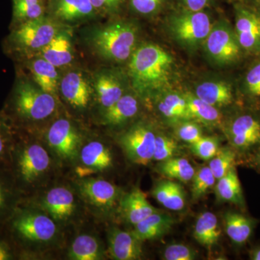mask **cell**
<instances>
[{
    "label": "cell",
    "mask_w": 260,
    "mask_h": 260,
    "mask_svg": "<svg viewBox=\"0 0 260 260\" xmlns=\"http://www.w3.org/2000/svg\"><path fill=\"white\" fill-rule=\"evenodd\" d=\"M152 195L167 209L180 211L186 207V192L179 183L172 179H162L153 186Z\"/></svg>",
    "instance_id": "21"
},
{
    "label": "cell",
    "mask_w": 260,
    "mask_h": 260,
    "mask_svg": "<svg viewBox=\"0 0 260 260\" xmlns=\"http://www.w3.org/2000/svg\"><path fill=\"white\" fill-rule=\"evenodd\" d=\"M250 259L252 260H260V246L254 248L251 251Z\"/></svg>",
    "instance_id": "48"
},
{
    "label": "cell",
    "mask_w": 260,
    "mask_h": 260,
    "mask_svg": "<svg viewBox=\"0 0 260 260\" xmlns=\"http://www.w3.org/2000/svg\"><path fill=\"white\" fill-rule=\"evenodd\" d=\"M74 188L84 205L98 216H107L117 210L122 195L118 186L102 178H79Z\"/></svg>",
    "instance_id": "8"
},
{
    "label": "cell",
    "mask_w": 260,
    "mask_h": 260,
    "mask_svg": "<svg viewBox=\"0 0 260 260\" xmlns=\"http://www.w3.org/2000/svg\"><path fill=\"white\" fill-rule=\"evenodd\" d=\"M56 164L46 145L25 131L16 129L8 169L24 198H30L46 185L54 174Z\"/></svg>",
    "instance_id": "1"
},
{
    "label": "cell",
    "mask_w": 260,
    "mask_h": 260,
    "mask_svg": "<svg viewBox=\"0 0 260 260\" xmlns=\"http://www.w3.org/2000/svg\"><path fill=\"white\" fill-rule=\"evenodd\" d=\"M93 10L90 0H56L54 5L56 16L66 21L85 18L91 14Z\"/></svg>",
    "instance_id": "32"
},
{
    "label": "cell",
    "mask_w": 260,
    "mask_h": 260,
    "mask_svg": "<svg viewBox=\"0 0 260 260\" xmlns=\"http://www.w3.org/2000/svg\"><path fill=\"white\" fill-rule=\"evenodd\" d=\"M179 148L177 142L174 138L167 135H156L153 160L161 162L175 157Z\"/></svg>",
    "instance_id": "39"
},
{
    "label": "cell",
    "mask_w": 260,
    "mask_h": 260,
    "mask_svg": "<svg viewBox=\"0 0 260 260\" xmlns=\"http://www.w3.org/2000/svg\"><path fill=\"white\" fill-rule=\"evenodd\" d=\"M16 129L3 112H0V167L8 168Z\"/></svg>",
    "instance_id": "35"
},
{
    "label": "cell",
    "mask_w": 260,
    "mask_h": 260,
    "mask_svg": "<svg viewBox=\"0 0 260 260\" xmlns=\"http://www.w3.org/2000/svg\"><path fill=\"white\" fill-rule=\"evenodd\" d=\"M102 242L91 234H83L75 238L68 251L71 260H102L106 259Z\"/></svg>",
    "instance_id": "22"
},
{
    "label": "cell",
    "mask_w": 260,
    "mask_h": 260,
    "mask_svg": "<svg viewBox=\"0 0 260 260\" xmlns=\"http://www.w3.org/2000/svg\"><path fill=\"white\" fill-rule=\"evenodd\" d=\"M57 34L56 24L50 20L41 17L28 20L13 27L5 49L14 55H25L45 47Z\"/></svg>",
    "instance_id": "6"
},
{
    "label": "cell",
    "mask_w": 260,
    "mask_h": 260,
    "mask_svg": "<svg viewBox=\"0 0 260 260\" xmlns=\"http://www.w3.org/2000/svg\"><path fill=\"white\" fill-rule=\"evenodd\" d=\"M46 145L56 162L76 164L83 140L76 126L69 119L54 121L46 135Z\"/></svg>",
    "instance_id": "9"
},
{
    "label": "cell",
    "mask_w": 260,
    "mask_h": 260,
    "mask_svg": "<svg viewBox=\"0 0 260 260\" xmlns=\"http://www.w3.org/2000/svg\"><path fill=\"white\" fill-rule=\"evenodd\" d=\"M215 194L220 202L240 207L245 205L242 185L235 167H233L226 174L218 179L215 185Z\"/></svg>",
    "instance_id": "27"
},
{
    "label": "cell",
    "mask_w": 260,
    "mask_h": 260,
    "mask_svg": "<svg viewBox=\"0 0 260 260\" xmlns=\"http://www.w3.org/2000/svg\"><path fill=\"white\" fill-rule=\"evenodd\" d=\"M237 38L240 47L246 50L260 48V17L251 10L239 8L236 19Z\"/></svg>",
    "instance_id": "16"
},
{
    "label": "cell",
    "mask_w": 260,
    "mask_h": 260,
    "mask_svg": "<svg viewBox=\"0 0 260 260\" xmlns=\"http://www.w3.org/2000/svg\"><path fill=\"white\" fill-rule=\"evenodd\" d=\"M122 0H90L94 9L110 10L116 8Z\"/></svg>",
    "instance_id": "46"
},
{
    "label": "cell",
    "mask_w": 260,
    "mask_h": 260,
    "mask_svg": "<svg viewBox=\"0 0 260 260\" xmlns=\"http://www.w3.org/2000/svg\"><path fill=\"white\" fill-rule=\"evenodd\" d=\"M177 136L183 141L192 144L203 137L202 130L198 124L191 121L181 124L177 131Z\"/></svg>",
    "instance_id": "42"
},
{
    "label": "cell",
    "mask_w": 260,
    "mask_h": 260,
    "mask_svg": "<svg viewBox=\"0 0 260 260\" xmlns=\"http://www.w3.org/2000/svg\"><path fill=\"white\" fill-rule=\"evenodd\" d=\"M138 110L139 104L136 98L132 95H123L112 107L105 109L102 116L103 124L120 125L134 117Z\"/></svg>",
    "instance_id": "25"
},
{
    "label": "cell",
    "mask_w": 260,
    "mask_h": 260,
    "mask_svg": "<svg viewBox=\"0 0 260 260\" xmlns=\"http://www.w3.org/2000/svg\"><path fill=\"white\" fill-rule=\"evenodd\" d=\"M42 50L43 58L56 68L64 66L73 60L71 41L67 34H56Z\"/></svg>",
    "instance_id": "28"
},
{
    "label": "cell",
    "mask_w": 260,
    "mask_h": 260,
    "mask_svg": "<svg viewBox=\"0 0 260 260\" xmlns=\"http://www.w3.org/2000/svg\"><path fill=\"white\" fill-rule=\"evenodd\" d=\"M184 97L191 119H197L208 125H215L220 123L221 116L216 107L203 102L196 95L188 94Z\"/></svg>",
    "instance_id": "33"
},
{
    "label": "cell",
    "mask_w": 260,
    "mask_h": 260,
    "mask_svg": "<svg viewBox=\"0 0 260 260\" xmlns=\"http://www.w3.org/2000/svg\"><path fill=\"white\" fill-rule=\"evenodd\" d=\"M196 96L213 107H223L232 102V92L227 84L205 82L196 89Z\"/></svg>",
    "instance_id": "30"
},
{
    "label": "cell",
    "mask_w": 260,
    "mask_h": 260,
    "mask_svg": "<svg viewBox=\"0 0 260 260\" xmlns=\"http://www.w3.org/2000/svg\"><path fill=\"white\" fill-rule=\"evenodd\" d=\"M233 146L239 149L250 148L260 142V123L249 115L236 119L229 130Z\"/></svg>",
    "instance_id": "20"
},
{
    "label": "cell",
    "mask_w": 260,
    "mask_h": 260,
    "mask_svg": "<svg viewBox=\"0 0 260 260\" xmlns=\"http://www.w3.org/2000/svg\"><path fill=\"white\" fill-rule=\"evenodd\" d=\"M191 181V194L193 199L197 200L204 196L210 188L215 185L216 179L209 167H204L195 172Z\"/></svg>",
    "instance_id": "38"
},
{
    "label": "cell",
    "mask_w": 260,
    "mask_h": 260,
    "mask_svg": "<svg viewBox=\"0 0 260 260\" xmlns=\"http://www.w3.org/2000/svg\"><path fill=\"white\" fill-rule=\"evenodd\" d=\"M19 257L53 245L60 237L61 228L47 213L23 199L4 226Z\"/></svg>",
    "instance_id": "2"
},
{
    "label": "cell",
    "mask_w": 260,
    "mask_h": 260,
    "mask_svg": "<svg viewBox=\"0 0 260 260\" xmlns=\"http://www.w3.org/2000/svg\"><path fill=\"white\" fill-rule=\"evenodd\" d=\"M61 95L72 107L83 110L88 107L91 90L85 77L78 72L68 73L60 83Z\"/></svg>",
    "instance_id": "17"
},
{
    "label": "cell",
    "mask_w": 260,
    "mask_h": 260,
    "mask_svg": "<svg viewBox=\"0 0 260 260\" xmlns=\"http://www.w3.org/2000/svg\"><path fill=\"white\" fill-rule=\"evenodd\" d=\"M157 172L167 179L188 183L194 177L195 169L187 159L175 156L159 162Z\"/></svg>",
    "instance_id": "31"
},
{
    "label": "cell",
    "mask_w": 260,
    "mask_h": 260,
    "mask_svg": "<svg viewBox=\"0 0 260 260\" xmlns=\"http://www.w3.org/2000/svg\"><path fill=\"white\" fill-rule=\"evenodd\" d=\"M28 67L38 86L44 91L54 95L59 79L56 67L44 58L30 61Z\"/></svg>",
    "instance_id": "29"
},
{
    "label": "cell",
    "mask_w": 260,
    "mask_h": 260,
    "mask_svg": "<svg viewBox=\"0 0 260 260\" xmlns=\"http://www.w3.org/2000/svg\"><path fill=\"white\" fill-rule=\"evenodd\" d=\"M42 0H13V26L42 17Z\"/></svg>",
    "instance_id": "36"
},
{
    "label": "cell",
    "mask_w": 260,
    "mask_h": 260,
    "mask_svg": "<svg viewBox=\"0 0 260 260\" xmlns=\"http://www.w3.org/2000/svg\"><path fill=\"white\" fill-rule=\"evenodd\" d=\"M24 199L44 210L61 229L76 222L80 217L81 205H84L75 188L67 185L51 186L36 200Z\"/></svg>",
    "instance_id": "7"
},
{
    "label": "cell",
    "mask_w": 260,
    "mask_h": 260,
    "mask_svg": "<svg viewBox=\"0 0 260 260\" xmlns=\"http://www.w3.org/2000/svg\"><path fill=\"white\" fill-rule=\"evenodd\" d=\"M158 109L162 115L171 120L186 121L191 119L184 95L168 94L159 102Z\"/></svg>",
    "instance_id": "34"
},
{
    "label": "cell",
    "mask_w": 260,
    "mask_h": 260,
    "mask_svg": "<svg viewBox=\"0 0 260 260\" xmlns=\"http://www.w3.org/2000/svg\"><path fill=\"white\" fill-rule=\"evenodd\" d=\"M91 44L100 55L110 60H126L136 43V29L126 22H115L94 30Z\"/></svg>",
    "instance_id": "5"
},
{
    "label": "cell",
    "mask_w": 260,
    "mask_h": 260,
    "mask_svg": "<svg viewBox=\"0 0 260 260\" xmlns=\"http://www.w3.org/2000/svg\"><path fill=\"white\" fill-rule=\"evenodd\" d=\"M193 236L200 245L208 249L216 246L221 237L216 215L210 212L200 214L195 222Z\"/></svg>",
    "instance_id": "24"
},
{
    "label": "cell",
    "mask_w": 260,
    "mask_h": 260,
    "mask_svg": "<svg viewBox=\"0 0 260 260\" xmlns=\"http://www.w3.org/2000/svg\"><path fill=\"white\" fill-rule=\"evenodd\" d=\"M158 210L150 204L145 193L137 187L121 195L116 211L126 223L134 226Z\"/></svg>",
    "instance_id": "15"
},
{
    "label": "cell",
    "mask_w": 260,
    "mask_h": 260,
    "mask_svg": "<svg viewBox=\"0 0 260 260\" xmlns=\"http://www.w3.org/2000/svg\"><path fill=\"white\" fill-rule=\"evenodd\" d=\"M108 253L116 260H138L143 256V243L132 232L117 227L109 228L107 233Z\"/></svg>",
    "instance_id": "14"
},
{
    "label": "cell",
    "mask_w": 260,
    "mask_h": 260,
    "mask_svg": "<svg viewBox=\"0 0 260 260\" xmlns=\"http://www.w3.org/2000/svg\"><path fill=\"white\" fill-rule=\"evenodd\" d=\"M236 155L232 148L228 147L219 148L213 158L210 159L209 167L216 180L223 177L234 167Z\"/></svg>",
    "instance_id": "37"
},
{
    "label": "cell",
    "mask_w": 260,
    "mask_h": 260,
    "mask_svg": "<svg viewBox=\"0 0 260 260\" xmlns=\"http://www.w3.org/2000/svg\"><path fill=\"white\" fill-rule=\"evenodd\" d=\"M175 223L170 214L160 210L134 225L132 233L142 242L156 240L167 235Z\"/></svg>",
    "instance_id": "19"
},
{
    "label": "cell",
    "mask_w": 260,
    "mask_h": 260,
    "mask_svg": "<svg viewBox=\"0 0 260 260\" xmlns=\"http://www.w3.org/2000/svg\"><path fill=\"white\" fill-rule=\"evenodd\" d=\"M172 63V56L156 44H144L138 48L129 65L135 88L143 93L160 88L169 80Z\"/></svg>",
    "instance_id": "4"
},
{
    "label": "cell",
    "mask_w": 260,
    "mask_h": 260,
    "mask_svg": "<svg viewBox=\"0 0 260 260\" xmlns=\"http://www.w3.org/2000/svg\"><path fill=\"white\" fill-rule=\"evenodd\" d=\"M246 82L249 91L255 96H260V63L249 70Z\"/></svg>",
    "instance_id": "44"
},
{
    "label": "cell",
    "mask_w": 260,
    "mask_h": 260,
    "mask_svg": "<svg viewBox=\"0 0 260 260\" xmlns=\"http://www.w3.org/2000/svg\"><path fill=\"white\" fill-rule=\"evenodd\" d=\"M95 93L98 102L104 110L112 107L123 95L124 90L119 80L109 73H102L95 77Z\"/></svg>",
    "instance_id": "26"
},
{
    "label": "cell",
    "mask_w": 260,
    "mask_h": 260,
    "mask_svg": "<svg viewBox=\"0 0 260 260\" xmlns=\"http://www.w3.org/2000/svg\"><path fill=\"white\" fill-rule=\"evenodd\" d=\"M164 0H130L132 8L143 15L155 13L160 8Z\"/></svg>",
    "instance_id": "43"
},
{
    "label": "cell",
    "mask_w": 260,
    "mask_h": 260,
    "mask_svg": "<svg viewBox=\"0 0 260 260\" xmlns=\"http://www.w3.org/2000/svg\"><path fill=\"white\" fill-rule=\"evenodd\" d=\"M156 135L144 123H138L119 137V143L128 159L137 165L146 166L153 160Z\"/></svg>",
    "instance_id": "10"
},
{
    "label": "cell",
    "mask_w": 260,
    "mask_h": 260,
    "mask_svg": "<svg viewBox=\"0 0 260 260\" xmlns=\"http://www.w3.org/2000/svg\"><path fill=\"white\" fill-rule=\"evenodd\" d=\"M182 2L189 11L198 12L202 11L208 6L210 0H182Z\"/></svg>",
    "instance_id": "47"
},
{
    "label": "cell",
    "mask_w": 260,
    "mask_h": 260,
    "mask_svg": "<svg viewBox=\"0 0 260 260\" xmlns=\"http://www.w3.org/2000/svg\"><path fill=\"white\" fill-rule=\"evenodd\" d=\"M195 156L203 160H210L219 150L218 140L215 138L202 137L198 141L189 145Z\"/></svg>",
    "instance_id": "40"
},
{
    "label": "cell",
    "mask_w": 260,
    "mask_h": 260,
    "mask_svg": "<svg viewBox=\"0 0 260 260\" xmlns=\"http://www.w3.org/2000/svg\"><path fill=\"white\" fill-rule=\"evenodd\" d=\"M198 257L196 251L190 246L181 243H173L165 248L162 259L194 260Z\"/></svg>",
    "instance_id": "41"
},
{
    "label": "cell",
    "mask_w": 260,
    "mask_h": 260,
    "mask_svg": "<svg viewBox=\"0 0 260 260\" xmlns=\"http://www.w3.org/2000/svg\"><path fill=\"white\" fill-rule=\"evenodd\" d=\"M174 36L189 45L205 41L212 29L210 17L203 11L183 13L172 19Z\"/></svg>",
    "instance_id": "11"
},
{
    "label": "cell",
    "mask_w": 260,
    "mask_h": 260,
    "mask_svg": "<svg viewBox=\"0 0 260 260\" xmlns=\"http://www.w3.org/2000/svg\"><path fill=\"white\" fill-rule=\"evenodd\" d=\"M259 161H260V151H259Z\"/></svg>",
    "instance_id": "49"
},
{
    "label": "cell",
    "mask_w": 260,
    "mask_h": 260,
    "mask_svg": "<svg viewBox=\"0 0 260 260\" xmlns=\"http://www.w3.org/2000/svg\"><path fill=\"white\" fill-rule=\"evenodd\" d=\"M223 223L228 237L234 244L241 246L252 235L256 222L242 214L227 212L223 215Z\"/></svg>",
    "instance_id": "23"
},
{
    "label": "cell",
    "mask_w": 260,
    "mask_h": 260,
    "mask_svg": "<svg viewBox=\"0 0 260 260\" xmlns=\"http://www.w3.org/2000/svg\"><path fill=\"white\" fill-rule=\"evenodd\" d=\"M75 172L79 178L92 177L109 170L113 166V155L109 147L99 140H91L80 148Z\"/></svg>",
    "instance_id": "12"
},
{
    "label": "cell",
    "mask_w": 260,
    "mask_h": 260,
    "mask_svg": "<svg viewBox=\"0 0 260 260\" xmlns=\"http://www.w3.org/2000/svg\"><path fill=\"white\" fill-rule=\"evenodd\" d=\"M205 47L209 55L220 63L235 60L240 54L237 37L225 24L219 23L212 28L205 39Z\"/></svg>",
    "instance_id": "13"
},
{
    "label": "cell",
    "mask_w": 260,
    "mask_h": 260,
    "mask_svg": "<svg viewBox=\"0 0 260 260\" xmlns=\"http://www.w3.org/2000/svg\"><path fill=\"white\" fill-rule=\"evenodd\" d=\"M17 256L16 249L13 242L0 239V260H13Z\"/></svg>",
    "instance_id": "45"
},
{
    "label": "cell",
    "mask_w": 260,
    "mask_h": 260,
    "mask_svg": "<svg viewBox=\"0 0 260 260\" xmlns=\"http://www.w3.org/2000/svg\"><path fill=\"white\" fill-rule=\"evenodd\" d=\"M54 95L44 91L28 80L19 78L3 112L18 130L46 120L55 113Z\"/></svg>",
    "instance_id": "3"
},
{
    "label": "cell",
    "mask_w": 260,
    "mask_h": 260,
    "mask_svg": "<svg viewBox=\"0 0 260 260\" xmlns=\"http://www.w3.org/2000/svg\"><path fill=\"white\" fill-rule=\"evenodd\" d=\"M23 199L9 169L0 167V229L4 228Z\"/></svg>",
    "instance_id": "18"
}]
</instances>
